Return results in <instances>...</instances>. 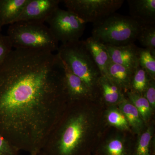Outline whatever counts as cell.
<instances>
[{"label": "cell", "instance_id": "d4e9b609", "mask_svg": "<svg viewBox=\"0 0 155 155\" xmlns=\"http://www.w3.org/2000/svg\"><path fill=\"white\" fill-rule=\"evenodd\" d=\"M19 151L0 134V155H19Z\"/></svg>", "mask_w": 155, "mask_h": 155}, {"label": "cell", "instance_id": "5bb4252c", "mask_svg": "<svg viewBox=\"0 0 155 155\" xmlns=\"http://www.w3.org/2000/svg\"><path fill=\"white\" fill-rule=\"evenodd\" d=\"M99 95L110 105H117L126 97L122 89L107 76H101L98 82Z\"/></svg>", "mask_w": 155, "mask_h": 155}, {"label": "cell", "instance_id": "5b68a950", "mask_svg": "<svg viewBox=\"0 0 155 155\" xmlns=\"http://www.w3.org/2000/svg\"><path fill=\"white\" fill-rule=\"evenodd\" d=\"M140 26L130 16L115 13L94 24L91 36L105 45H125L137 40Z\"/></svg>", "mask_w": 155, "mask_h": 155}, {"label": "cell", "instance_id": "2e32d148", "mask_svg": "<svg viewBox=\"0 0 155 155\" xmlns=\"http://www.w3.org/2000/svg\"><path fill=\"white\" fill-rule=\"evenodd\" d=\"M134 71L111 61L108 65L106 76L119 86L125 94L130 91V83Z\"/></svg>", "mask_w": 155, "mask_h": 155}, {"label": "cell", "instance_id": "8fae6325", "mask_svg": "<svg viewBox=\"0 0 155 155\" xmlns=\"http://www.w3.org/2000/svg\"><path fill=\"white\" fill-rule=\"evenodd\" d=\"M130 17L141 25L155 24V0H128Z\"/></svg>", "mask_w": 155, "mask_h": 155}, {"label": "cell", "instance_id": "9c48e42d", "mask_svg": "<svg viewBox=\"0 0 155 155\" xmlns=\"http://www.w3.org/2000/svg\"><path fill=\"white\" fill-rule=\"evenodd\" d=\"M63 63L64 83L69 102L95 100L96 98L85 83Z\"/></svg>", "mask_w": 155, "mask_h": 155}, {"label": "cell", "instance_id": "603a6c76", "mask_svg": "<svg viewBox=\"0 0 155 155\" xmlns=\"http://www.w3.org/2000/svg\"><path fill=\"white\" fill-rule=\"evenodd\" d=\"M138 62L140 67L144 69L152 79L155 80V56L149 50L139 48Z\"/></svg>", "mask_w": 155, "mask_h": 155}, {"label": "cell", "instance_id": "52a82bcc", "mask_svg": "<svg viewBox=\"0 0 155 155\" xmlns=\"http://www.w3.org/2000/svg\"><path fill=\"white\" fill-rule=\"evenodd\" d=\"M67 10L85 23H94L114 14L122 7L123 0H64Z\"/></svg>", "mask_w": 155, "mask_h": 155}, {"label": "cell", "instance_id": "7c38bea8", "mask_svg": "<svg viewBox=\"0 0 155 155\" xmlns=\"http://www.w3.org/2000/svg\"><path fill=\"white\" fill-rule=\"evenodd\" d=\"M134 145L122 135L111 137L98 145L94 155H132Z\"/></svg>", "mask_w": 155, "mask_h": 155}, {"label": "cell", "instance_id": "7402d4cb", "mask_svg": "<svg viewBox=\"0 0 155 155\" xmlns=\"http://www.w3.org/2000/svg\"><path fill=\"white\" fill-rule=\"evenodd\" d=\"M105 118L109 125L122 131H131L125 116L118 107L109 108L106 112Z\"/></svg>", "mask_w": 155, "mask_h": 155}, {"label": "cell", "instance_id": "44dd1931", "mask_svg": "<svg viewBox=\"0 0 155 155\" xmlns=\"http://www.w3.org/2000/svg\"><path fill=\"white\" fill-rule=\"evenodd\" d=\"M151 79L149 74L139 66L134 72L130 91L143 95Z\"/></svg>", "mask_w": 155, "mask_h": 155}, {"label": "cell", "instance_id": "ac0fdd59", "mask_svg": "<svg viewBox=\"0 0 155 155\" xmlns=\"http://www.w3.org/2000/svg\"><path fill=\"white\" fill-rule=\"evenodd\" d=\"M153 125H150L139 134L134 145L132 155H155Z\"/></svg>", "mask_w": 155, "mask_h": 155}, {"label": "cell", "instance_id": "ffe728a7", "mask_svg": "<svg viewBox=\"0 0 155 155\" xmlns=\"http://www.w3.org/2000/svg\"><path fill=\"white\" fill-rule=\"evenodd\" d=\"M137 40L155 56V24L141 25Z\"/></svg>", "mask_w": 155, "mask_h": 155}, {"label": "cell", "instance_id": "e0dca14e", "mask_svg": "<svg viewBox=\"0 0 155 155\" xmlns=\"http://www.w3.org/2000/svg\"><path fill=\"white\" fill-rule=\"evenodd\" d=\"M117 105L125 116L130 130L134 133L140 134L144 130L146 124L137 108L126 97Z\"/></svg>", "mask_w": 155, "mask_h": 155}, {"label": "cell", "instance_id": "9a60e30c", "mask_svg": "<svg viewBox=\"0 0 155 155\" xmlns=\"http://www.w3.org/2000/svg\"><path fill=\"white\" fill-rule=\"evenodd\" d=\"M28 0H0V23L2 26L15 23Z\"/></svg>", "mask_w": 155, "mask_h": 155}, {"label": "cell", "instance_id": "7a4b0ae2", "mask_svg": "<svg viewBox=\"0 0 155 155\" xmlns=\"http://www.w3.org/2000/svg\"><path fill=\"white\" fill-rule=\"evenodd\" d=\"M93 101L68 103L45 141L44 155H93L102 120L98 109L91 106Z\"/></svg>", "mask_w": 155, "mask_h": 155}, {"label": "cell", "instance_id": "83f0119b", "mask_svg": "<svg viewBox=\"0 0 155 155\" xmlns=\"http://www.w3.org/2000/svg\"><path fill=\"white\" fill-rule=\"evenodd\" d=\"M2 25H1V23H0V33H1V31H2Z\"/></svg>", "mask_w": 155, "mask_h": 155}, {"label": "cell", "instance_id": "cb8c5ba5", "mask_svg": "<svg viewBox=\"0 0 155 155\" xmlns=\"http://www.w3.org/2000/svg\"><path fill=\"white\" fill-rule=\"evenodd\" d=\"M13 46L7 35L0 33V66L4 63L13 50Z\"/></svg>", "mask_w": 155, "mask_h": 155}, {"label": "cell", "instance_id": "ba28073f", "mask_svg": "<svg viewBox=\"0 0 155 155\" xmlns=\"http://www.w3.org/2000/svg\"><path fill=\"white\" fill-rule=\"evenodd\" d=\"M60 0H28L17 22L44 23L59 8Z\"/></svg>", "mask_w": 155, "mask_h": 155}, {"label": "cell", "instance_id": "3957f363", "mask_svg": "<svg viewBox=\"0 0 155 155\" xmlns=\"http://www.w3.org/2000/svg\"><path fill=\"white\" fill-rule=\"evenodd\" d=\"M57 54L70 71L85 83L97 98L99 96L98 82L101 75L84 41L61 45Z\"/></svg>", "mask_w": 155, "mask_h": 155}, {"label": "cell", "instance_id": "f1b7e54d", "mask_svg": "<svg viewBox=\"0 0 155 155\" xmlns=\"http://www.w3.org/2000/svg\"></svg>", "mask_w": 155, "mask_h": 155}, {"label": "cell", "instance_id": "d6986e66", "mask_svg": "<svg viewBox=\"0 0 155 155\" xmlns=\"http://www.w3.org/2000/svg\"><path fill=\"white\" fill-rule=\"evenodd\" d=\"M127 99L132 103L140 113L145 123L150 121L153 112L147 100L143 95L134 92L127 91L125 93Z\"/></svg>", "mask_w": 155, "mask_h": 155}, {"label": "cell", "instance_id": "4316f807", "mask_svg": "<svg viewBox=\"0 0 155 155\" xmlns=\"http://www.w3.org/2000/svg\"><path fill=\"white\" fill-rule=\"evenodd\" d=\"M31 155H44L42 153L41 151L40 152L38 153L35 154Z\"/></svg>", "mask_w": 155, "mask_h": 155}, {"label": "cell", "instance_id": "8992f818", "mask_svg": "<svg viewBox=\"0 0 155 155\" xmlns=\"http://www.w3.org/2000/svg\"><path fill=\"white\" fill-rule=\"evenodd\" d=\"M49 28L62 44L80 40L86 23L71 11L58 8L47 20Z\"/></svg>", "mask_w": 155, "mask_h": 155}, {"label": "cell", "instance_id": "6da1fadb", "mask_svg": "<svg viewBox=\"0 0 155 155\" xmlns=\"http://www.w3.org/2000/svg\"><path fill=\"white\" fill-rule=\"evenodd\" d=\"M57 54L14 49L0 66V134L19 151H41L69 101Z\"/></svg>", "mask_w": 155, "mask_h": 155}, {"label": "cell", "instance_id": "4fadbf2b", "mask_svg": "<svg viewBox=\"0 0 155 155\" xmlns=\"http://www.w3.org/2000/svg\"><path fill=\"white\" fill-rule=\"evenodd\" d=\"M84 41L99 69L101 76H106L108 65L111 61L105 45L92 36Z\"/></svg>", "mask_w": 155, "mask_h": 155}, {"label": "cell", "instance_id": "30bf717a", "mask_svg": "<svg viewBox=\"0 0 155 155\" xmlns=\"http://www.w3.org/2000/svg\"><path fill=\"white\" fill-rule=\"evenodd\" d=\"M105 45L111 61L113 63L122 65L133 71L139 66V48L134 43L119 46Z\"/></svg>", "mask_w": 155, "mask_h": 155}, {"label": "cell", "instance_id": "484cf974", "mask_svg": "<svg viewBox=\"0 0 155 155\" xmlns=\"http://www.w3.org/2000/svg\"><path fill=\"white\" fill-rule=\"evenodd\" d=\"M143 96L149 103L153 110L155 109V80L151 79L146 90L143 94Z\"/></svg>", "mask_w": 155, "mask_h": 155}, {"label": "cell", "instance_id": "277c9868", "mask_svg": "<svg viewBox=\"0 0 155 155\" xmlns=\"http://www.w3.org/2000/svg\"><path fill=\"white\" fill-rule=\"evenodd\" d=\"M14 49L41 50L54 53L58 51V41L44 23L17 22L7 31Z\"/></svg>", "mask_w": 155, "mask_h": 155}]
</instances>
